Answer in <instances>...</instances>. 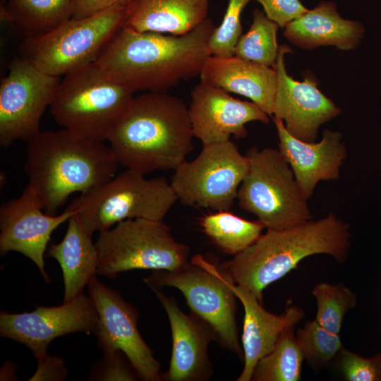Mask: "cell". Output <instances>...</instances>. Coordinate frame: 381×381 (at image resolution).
Returning a JSON list of instances; mask_svg holds the SVG:
<instances>
[{"instance_id":"6da1fadb","label":"cell","mask_w":381,"mask_h":381,"mask_svg":"<svg viewBox=\"0 0 381 381\" xmlns=\"http://www.w3.org/2000/svg\"><path fill=\"white\" fill-rule=\"evenodd\" d=\"M215 28L208 18L181 35L123 26L95 63L133 92H167L200 75L211 56L208 42Z\"/></svg>"},{"instance_id":"7a4b0ae2","label":"cell","mask_w":381,"mask_h":381,"mask_svg":"<svg viewBox=\"0 0 381 381\" xmlns=\"http://www.w3.org/2000/svg\"><path fill=\"white\" fill-rule=\"evenodd\" d=\"M186 104L167 92H146L131 104L108 139L119 164L144 175L176 170L193 150Z\"/></svg>"},{"instance_id":"3957f363","label":"cell","mask_w":381,"mask_h":381,"mask_svg":"<svg viewBox=\"0 0 381 381\" xmlns=\"http://www.w3.org/2000/svg\"><path fill=\"white\" fill-rule=\"evenodd\" d=\"M351 238L349 225L331 212L319 219L289 228L267 229L220 268L234 283L250 291L262 303L266 287L297 268L308 256L325 254L344 262Z\"/></svg>"},{"instance_id":"277c9868","label":"cell","mask_w":381,"mask_h":381,"mask_svg":"<svg viewBox=\"0 0 381 381\" xmlns=\"http://www.w3.org/2000/svg\"><path fill=\"white\" fill-rule=\"evenodd\" d=\"M119 165L109 145L63 128L40 131L28 142L24 171L44 212L56 214L71 194L110 180Z\"/></svg>"},{"instance_id":"5b68a950","label":"cell","mask_w":381,"mask_h":381,"mask_svg":"<svg viewBox=\"0 0 381 381\" xmlns=\"http://www.w3.org/2000/svg\"><path fill=\"white\" fill-rule=\"evenodd\" d=\"M133 93L95 62L64 75L50 111L64 128L104 143L129 109Z\"/></svg>"},{"instance_id":"8992f818","label":"cell","mask_w":381,"mask_h":381,"mask_svg":"<svg viewBox=\"0 0 381 381\" xmlns=\"http://www.w3.org/2000/svg\"><path fill=\"white\" fill-rule=\"evenodd\" d=\"M178 200L170 182L126 169L100 186L81 193L68 206L90 235L132 218L162 221Z\"/></svg>"},{"instance_id":"52a82bcc","label":"cell","mask_w":381,"mask_h":381,"mask_svg":"<svg viewBox=\"0 0 381 381\" xmlns=\"http://www.w3.org/2000/svg\"><path fill=\"white\" fill-rule=\"evenodd\" d=\"M248 171L238 190V206L265 228L279 230L312 219L308 200L279 150L251 147Z\"/></svg>"},{"instance_id":"ba28073f","label":"cell","mask_w":381,"mask_h":381,"mask_svg":"<svg viewBox=\"0 0 381 381\" xmlns=\"http://www.w3.org/2000/svg\"><path fill=\"white\" fill-rule=\"evenodd\" d=\"M97 274L115 278L134 270L175 271L186 266L190 248L175 240L162 221L132 218L99 232Z\"/></svg>"},{"instance_id":"9c48e42d","label":"cell","mask_w":381,"mask_h":381,"mask_svg":"<svg viewBox=\"0 0 381 381\" xmlns=\"http://www.w3.org/2000/svg\"><path fill=\"white\" fill-rule=\"evenodd\" d=\"M143 280L151 289L171 286L180 290L191 313L212 329L215 340L238 356H243L236 319V297L220 268L198 254L179 270H153Z\"/></svg>"},{"instance_id":"30bf717a","label":"cell","mask_w":381,"mask_h":381,"mask_svg":"<svg viewBox=\"0 0 381 381\" xmlns=\"http://www.w3.org/2000/svg\"><path fill=\"white\" fill-rule=\"evenodd\" d=\"M126 11L114 6L71 18L47 33L26 38V57L41 71L59 77L93 64L123 26Z\"/></svg>"},{"instance_id":"8fae6325","label":"cell","mask_w":381,"mask_h":381,"mask_svg":"<svg viewBox=\"0 0 381 381\" xmlns=\"http://www.w3.org/2000/svg\"><path fill=\"white\" fill-rule=\"evenodd\" d=\"M248 169L247 157L232 141L213 143L202 145L193 160L178 167L170 183L185 205L229 210Z\"/></svg>"},{"instance_id":"7c38bea8","label":"cell","mask_w":381,"mask_h":381,"mask_svg":"<svg viewBox=\"0 0 381 381\" xmlns=\"http://www.w3.org/2000/svg\"><path fill=\"white\" fill-rule=\"evenodd\" d=\"M61 81L28 58H16L0 85V145L28 142L40 130V120L50 107Z\"/></svg>"},{"instance_id":"4fadbf2b","label":"cell","mask_w":381,"mask_h":381,"mask_svg":"<svg viewBox=\"0 0 381 381\" xmlns=\"http://www.w3.org/2000/svg\"><path fill=\"white\" fill-rule=\"evenodd\" d=\"M87 288L99 316L94 332L99 348L102 351H122L139 379L162 380L160 364L138 329V310L119 292L102 283L97 276L90 281Z\"/></svg>"},{"instance_id":"5bb4252c","label":"cell","mask_w":381,"mask_h":381,"mask_svg":"<svg viewBox=\"0 0 381 381\" xmlns=\"http://www.w3.org/2000/svg\"><path fill=\"white\" fill-rule=\"evenodd\" d=\"M98 313L91 297L84 291L59 306H37L32 312H1L0 335L27 346L37 361L48 354L54 339L77 332L94 333Z\"/></svg>"},{"instance_id":"9a60e30c","label":"cell","mask_w":381,"mask_h":381,"mask_svg":"<svg viewBox=\"0 0 381 381\" xmlns=\"http://www.w3.org/2000/svg\"><path fill=\"white\" fill-rule=\"evenodd\" d=\"M290 52L289 47L280 46L272 67L276 75L272 116L283 121L292 136L313 143L320 126L339 116L341 109L318 89V81L310 73L302 81L288 74L284 55Z\"/></svg>"},{"instance_id":"2e32d148","label":"cell","mask_w":381,"mask_h":381,"mask_svg":"<svg viewBox=\"0 0 381 381\" xmlns=\"http://www.w3.org/2000/svg\"><path fill=\"white\" fill-rule=\"evenodd\" d=\"M43 206L34 188L28 184L22 195L0 207V254L16 251L31 260L46 282L44 255L52 232L75 212L68 208L60 214L42 212Z\"/></svg>"},{"instance_id":"e0dca14e","label":"cell","mask_w":381,"mask_h":381,"mask_svg":"<svg viewBox=\"0 0 381 381\" xmlns=\"http://www.w3.org/2000/svg\"><path fill=\"white\" fill-rule=\"evenodd\" d=\"M228 93L201 81L191 91L188 114L193 135L202 145L227 141L231 135L243 138L246 123L270 122V116L254 102Z\"/></svg>"},{"instance_id":"ac0fdd59","label":"cell","mask_w":381,"mask_h":381,"mask_svg":"<svg viewBox=\"0 0 381 381\" xmlns=\"http://www.w3.org/2000/svg\"><path fill=\"white\" fill-rule=\"evenodd\" d=\"M169 318L172 351L168 370L162 375L167 381H202L212 375L208 346L215 340L212 329L193 314L184 313L173 296L152 289Z\"/></svg>"},{"instance_id":"d6986e66","label":"cell","mask_w":381,"mask_h":381,"mask_svg":"<svg viewBox=\"0 0 381 381\" xmlns=\"http://www.w3.org/2000/svg\"><path fill=\"white\" fill-rule=\"evenodd\" d=\"M278 138L279 150L289 164L298 185L307 199L321 181L336 180L346 157V148L339 131L325 130L319 142H305L292 136L283 121L272 116Z\"/></svg>"},{"instance_id":"ffe728a7","label":"cell","mask_w":381,"mask_h":381,"mask_svg":"<svg viewBox=\"0 0 381 381\" xmlns=\"http://www.w3.org/2000/svg\"><path fill=\"white\" fill-rule=\"evenodd\" d=\"M221 272L243 306L241 341L244 365L236 380L250 381L258 361L273 349L282 332L289 327H295L303 318L305 313L302 308L290 304L282 314H272L262 307V303L253 293L234 283L222 270Z\"/></svg>"},{"instance_id":"44dd1931","label":"cell","mask_w":381,"mask_h":381,"mask_svg":"<svg viewBox=\"0 0 381 381\" xmlns=\"http://www.w3.org/2000/svg\"><path fill=\"white\" fill-rule=\"evenodd\" d=\"M199 75L201 82L249 98L272 116L276 88V75L272 67L235 55L230 57L211 55Z\"/></svg>"},{"instance_id":"7402d4cb","label":"cell","mask_w":381,"mask_h":381,"mask_svg":"<svg viewBox=\"0 0 381 381\" xmlns=\"http://www.w3.org/2000/svg\"><path fill=\"white\" fill-rule=\"evenodd\" d=\"M362 24L343 18L333 1H322L284 28V37L304 49L334 46L343 51L356 49L364 34Z\"/></svg>"},{"instance_id":"603a6c76","label":"cell","mask_w":381,"mask_h":381,"mask_svg":"<svg viewBox=\"0 0 381 381\" xmlns=\"http://www.w3.org/2000/svg\"><path fill=\"white\" fill-rule=\"evenodd\" d=\"M210 0H135L123 26L138 32L186 34L206 18Z\"/></svg>"},{"instance_id":"cb8c5ba5","label":"cell","mask_w":381,"mask_h":381,"mask_svg":"<svg viewBox=\"0 0 381 381\" xmlns=\"http://www.w3.org/2000/svg\"><path fill=\"white\" fill-rule=\"evenodd\" d=\"M46 252L61 266L64 284L63 303L83 292L84 287L97 274L99 259L95 243L80 226L75 214L68 220L63 239L58 243H50Z\"/></svg>"},{"instance_id":"d4e9b609","label":"cell","mask_w":381,"mask_h":381,"mask_svg":"<svg viewBox=\"0 0 381 381\" xmlns=\"http://www.w3.org/2000/svg\"><path fill=\"white\" fill-rule=\"evenodd\" d=\"M73 0H6L1 19L30 38L47 33L72 18Z\"/></svg>"},{"instance_id":"484cf974","label":"cell","mask_w":381,"mask_h":381,"mask_svg":"<svg viewBox=\"0 0 381 381\" xmlns=\"http://www.w3.org/2000/svg\"><path fill=\"white\" fill-rule=\"evenodd\" d=\"M200 224L214 243L223 252L233 255L255 243L265 228L259 221L246 220L228 210L204 216Z\"/></svg>"},{"instance_id":"4316f807","label":"cell","mask_w":381,"mask_h":381,"mask_svg":"<svg viewBox=\"0 0 381 381\" xmlns=\"http://www.w3.org/2000/svg\"><path fill=\"white\" fill-rule=\"evenodd\" d=\"M303 360L294 327H289L280 334L273 349L258 361L251 380L298 381Z\"/></svg>"},{"instance_id":"83f0119b","label":"cell","mask_w":381,"mask_h":381,"mask_svg":"<svg viewBox=\"0 0 381 381\" xmlns=\"http://www.w3.org/2000/svg\"><path fill=\"white\" fill-rule=\"evenodd\" d=\"M279 26L269 19L265 13L255 8L248 31L239 38L234 55L255 63L273 67L279 47L277 32Z\"/></svg>"},{"instance_id":"f1b7e54d","label":"cell","mask_w":381,"mask_h":381,"mask_svg":"<svg viewBox=\"0 0 381 381\" xmlns=\"http://www.w3.org/2000/svg\"><path fill=\"white\" fill-rule=\"evenodd\" d=\"M312 294L317 303L315 320L328 331L339 334L344 318L356 305V294L342 283L317 284Z\"/></svg>"},{"instance_id":"f546056e","label":"cell","mask_w":381,"mask_h":381,"mask_svg":"<svg viewBox=\"0 0 381 381\" xmlns=\"http://www.w3.org/2000/svg\"><path fill=\"white\" fill-rule=\"evenodd\" d=\"M296 339L304 360L315 370L323 368L342 349L339 335L328 331L315 320L298 329Z\"/></svg>"},{"instance_id":"4dcf8cb0","label":"cell","mask_w":381,"mask_h":381,"mask_svg":"<svg viewBox=\"0 0 381 381\" xmlns=\"http://www.w3.org/2000/svg\"><path fill=\"white\" fill-rule=\"evenodd\" d=\"M250 1L228 0L223 20L215 28L208 42L211 55L221 57L234 55L236 44L242 35L241 14Z\"/></svg>"},{"instance_id":"1f68e13d","label":"cell","mask_w":381,"mask_h":381,"mask_svg":"<svg viewBox=\"0 0 381 381\" xmlns=\"http://www.w3.org/2000/svg\"><path fill=\"white\" fill-rule=\"evenodd\" d=\"M139 377L135 368L121 351H103L101 360L91 367L89 380L99 381H135Z\"/></svg>"},{"instance_id":"d6a6232c","label":"cell","mask_w":381,"mask_h":381,"mask_svg":"<svg viewBox=\"0 0 381 381\" xmlns=\"http://www.w3.org/2000/svg\"><path fill=\"white\" fill-rule=\"evenodd\" d=\"M339 365L344 378L349 381L381 380V356L363 358L341 349Z\"/></svg>"},{"instance_id":"836d02e7","label":"cell","mask_w":381,"mask_h":381,"mask_svg":"<svg viewBox=\"0 0 381 381\" xmlns=\"http://www.w3.org/2000/svg\"><path fill=\"white\" fill-rule=\"evenodd\" d=\"M266 16L281 28L306 13L309 9L300 0H256Z\"/></svg>"},{"instance_id":"e575fe53","label":"cell","mask_w":381,"mask_h":381,"mask_svg":"<svg viewBox=\"0 0 381 381\" xmlns=\"http://www.w3.org/2000/svg\"><path fill=\"white\" fill-rule=\"evenodd\" d=\"M135 0H73L72 18L93 15L114 6L127 8Z\"/></svg>"},{"instance_id":"d590c367","label":"cell","mask_w":381,"mask_h":381,"mask_svg":"<svg viewBox=\"0 0 381 381\" xmlns=\"http://www.w3.org/2000/svg\"><path fill=\"white\" fill-rule=\"evenodd\" d=\"M67 374L64 363L60 358L47 355L38 361V368L30 380H63Z\"/></svg>"},{"instance_id":"8d00e7d4","label":"cell","mask_w":381,"mask_h":381,"mask_svg":"<svg viewBox=\"0 0 381 381\" xmlns=\"http://www.w3.org/2000/svg\"><path fill=\"white\" fill-rule=\"evenodd\" d=\"M6 0H1V3L3 4Z\"/></svg>"}]
</instances>
